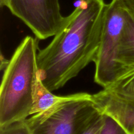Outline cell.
Masks as SVG:
<instances>
[{"label": "cell", "instance_id": "7a4b0ae2", "mask_svg": "<svg viewBox=\"0 0 134 134\" xmlns=\"http://www.w3.org/2000/svg\"><path fill=\"white\" fill-rule=\"evenodd\" d=\"M38 51L37 39L26 36L6 63L0 88V127L31 115L39 79Z\"/></svg>", "mask_w": 134, "mask_h": 134}, {"label": "cell", "instance_id": "5b68a950", "mask_svg": "<svg viewBox=\"0 0 134 134\" xmlns=\"http://www.w3.org/2000/svg\"><path fill=\"white\" fill-rule=\"evenodd\" d=\"M0 5L22 20L39 39L54 36L65 20L59 0H0Z\"/></svg>", "mask_w": 134, "mask_h": 134}, {"label": "cell", "instance_id": "30bf717a", "mask_svg": "<svg viewBox=\"0 0 134 134\" xmlns=\"http://www.w3.org/2000/svg\"><path fill=\"white\" fill-rule=\"evenodd\" d=\"M104 122V114L98 111L78 134H100Z\"/></svg>", "mask_w": 134, "mask_h": 134}, {"label": "cell", "instance_id": "277c9868", "mask_svg": "<svg viewBox=\"0 0 134 134\" xmlns=\"http://www.w3.org/2000/svg\"><path fill=\"white\" fill-rule=\"evenodd\" d=\"M126 12L122 0H112L107 4L100 44L94 62V81L103 88L109 87L123 73L116 58Z\"/></svg>", "mask_w": 134, "mask_h": 134}, {"label": "cell", "instance_id": "6da1fadb", "mask_svg": "<svg viewBox=\"0 0 134 134\" xmlns=\"http://www.w3.org/2000/svg\"><path fill=\"white\" fill-rule=\"evenodd\" d=\"M107 4L79 0L52 41L37 53L39 76L53 92L61 88L96 59Z\"/></svg>", "mask_w": 134, "mask_h": 134}, {"label": "cell", "instance_id": "8992f818", "mask_svg": "<svg viewBox=\"0 0 134 134\" xmlns=\"http://www.w3.org/2000/svg\"><path fill=\"white\" fill-rule=\"evenodd\" d=\"M99 111L113 119L128 134H134V98L103 88L92 94Z\"/></svg>", "mask_w": 134, "mask_h": 134}, {"label": "cell", "instance_id": "3957f363", "mask_svg": "<svg viewBox=\"0 0 134 134\" xmlns=\"http://www.w3.org/2000/svg\"><path fill=\"white\" fill-rule=\"evenodd\" d=\"M99 111L92 95L81 92L26 119L31 134H78Z\"/></svg>", "mask_w": 134, "mask_h": 134}, {"label": "cell", "instance_id": "ba28073f", "mask_svg": "<svg viewBox=\"0 0 134 134\" xmlns=\"http://www.w3.org/2000/svg\"><path fill=\"white\" fill-rule=\"evenodd\" d=\"M73 96V94L64 96L55 95L44 86L39 76L34 94V103L31 115L44 112L59 103L71 99Z\"/></svg>", "mask_w": 134, "mask_h": 134}, {"label": "cell", "instance_id": "4fadbf2b", "mask_svg": "<svg viewBox=\"0 0 134 134\" xmlns=\"http://www.w3.org/2000/svg\"><path fill=\"white\" fill-rule=\"evenodd\" d=\"M126 7L133 14L134 16V0H122Z\"/></svg>", "mask_w": 134, "mask_h": 134}, {"label": "cell", "instance_id": "7c38bea8", "mask_svg": "<svg viewBox=\"0 0 134 134\" xmlns=\"http://www.w3.org/2000/svg\"><path fill=\"white\" fill-rule=\"evenodd\" d=\"M104 114V113H103ZM100 134H128L111 116L104 114V122Z\"/></svg>", "mask_w": 134, "mask_h": 134}, {"label": "cell", "instance_id": "52a82bcc", "mask_svg": "<svg viewBox=\"0 0 134 134\" xmlns=\"http://www.w3.org/2000/svg\"><path fill=\"white\" fill-rule=\"evenodd\" d=\"M116 60L123 73L134 68V16L127 8Z\"/></svg>", "mask_w": 134, "mask_h": 134}, {"label": "cell", "instance_id": "8fae6325", "mask_svg": "<svg viewBox=\"0 0 134 134\" xmlns=\"http://www.w3.org/2000/svg\"><path fill=\"white\" fill-rule=\"evenodd\" d=\"M0 134H31V132L26 120H24L0 127Z\"/></svg>", "mask_w": 134, "mask_h": 134}, {"label": "cell", "instance_id": "9c48e42d", "mask_svg": "<svg viewBox=\"0 0 134 134\" xmlns=\"http://www.w3.org/2000/svg\"><path fill=\"white\" fill-rule=\"evenodd\" d=\"M107 89L134 98V68L123 73Z\"/></svg>", "mask_w": 134, "mask_h": 134}]
</instances>
